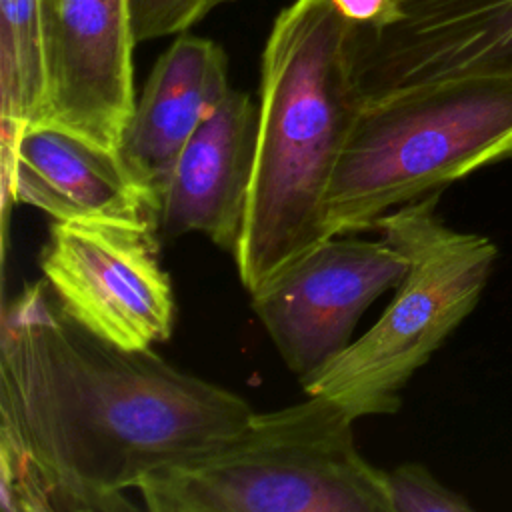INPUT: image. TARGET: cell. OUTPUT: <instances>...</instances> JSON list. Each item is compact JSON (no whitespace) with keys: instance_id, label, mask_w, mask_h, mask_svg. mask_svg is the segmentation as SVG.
<instances>
[{"instance_id":"cell-1","label":"cell","mask_w":512,"mask_h":512,"mask_svg":"<svg viewBox=\"0 0 512 512\" xmlns=\"http://www.w3.org/2000/svg\"><path fill=\"white\" fill-rule=\"evenodd\" d=\"M250 404L76 322L46 280L2 314L0 484L6 512H116L152 470L242 430Z\"/></svg>"},{"instance_id":"cell-14","label":"cell","mask_w":512,"mask_h":512,"mask_svg":"<svg viewBox=\"0 0 512 512\" xmlns=\"http://www.w3.org/2000/svg\"><path fill=\"white\" fill-rule=\"evenodd\" d=\"M390 512H468L470 502L446 488L424 464L406 462L382 470Z\"/></svg>"},{"instance_id":"cell-7","label":"cell","mask_w":512,"mask_h":512,"mask_svg":"<svg viewBox=\"0 0 512 512\" xmlns=\"http://www.w3.org/2000/svg\"><path fill=\"white\" fill-rule=\"evenodd\" d=\"M348 64L362 106L470 76H512V0H384L352 20Z\"/></svg>"},{"instance_id":"cell-11","label":"cell","mask_w":512,"mask_h":512,"mask_svg":"<svg viewBox=\"0 0 512 512\" xmlns=\"http://www.w3.org/2000/svg\"><path fill=\"white\" fill-rule=\"evenodd\" d=\"M34 206L54 220H152L144 190L120 150L66 128L28 126L2 158V206Z\"/></svg>"},{"instance_id":"cell-15","label":"cell","mask_w":512,"mask_h":512,"mask_svg":"<svg viewBox=\"0 0 512 512\" xmlns=\"http://www.w3.org/2000/svg\"><path fill=\"white\" fill-rule=\"evenodd\" d=\"M234 0H128L136 42L186 34L214 8Z\"/></svg>"},{"instance_id":"cell-8","label":"cell","mask_w":512,"mask_h":512,"mask_svg":"<svg viewBox=\"0 0 512 512\" xmlns=\"http://www.w3.org/2000/svg\"><path fill=\"white\" fill-rule=\"evenodd\" d=\"M406 256L380 240L330 236L252 294V308L284 364L300 380L352 342L368 306L396 288Z\"/></svg>"},{"instance_id":"cell-6","label":"cell","mask_w":512,"mask_h":512,"mask_svg":"<svg viewBox=\"0 0 512 512\" xmlns=\"http://www.w3.org/2000/svg\"><path fill=\"white\" fill-rule=\"evenodd\" d=\"M152 220H54L38 264L58 304L84 328L130 350L170 338L172 284Z\"/></svg>"},{"instance_id":"cell-13","label":"cell","mask_w":512,"mask_h":512,"mask_svg":"<svg viewBox=\"0 0 512 512\" xmlns=\"http://www.w3.org/2000/svg\"><path fill=\"white\" fill-rule=\"evenodd\" d=\"M46 4L0 0V160L46 112Z\"/></svg>"},{"instance_id":"cell-12","label":"cell","mask_w":512,"mask_h":512,"mask_svg":"<svg viewBox=\"0 0 512 512\" xmlns=\"http://www.w3.org/2000/svg\"><path fill=\"white\" fill-rule=\"evenodd\" d=\"M228 90V58L214 40L180 34L156 60L118 148L152 216L182 148Z\"/></svg>"},{"instance_id":"cell-3","label":"cell","mask_w":512,"mask_h":512,"mask_svg":"<svg viewBox=\"0 0 512 512\" xmlns=\"http://www.w3.org/2000/svg\"><path fill=\"white\" fill-rule=\"evenodd\" d=\"M248 420L236 434L152 470L150 512H390L382 470L364 460L354 418L324 394Z\"/></svg>"},{"instance_id":"cell-5","label":"cell","mask_w":512,"mask_h":512,"mask_svg":"<svg viewBox=\"0 0 512 512\" xmlns=\"http://www.w3.org/2000/svg\"><path fill=\"white\" fill-rule=\"evenodd\" d=\"M440 194L374 222L408 260L394 298L366 334L300 380L306 394L332 398L354 420L400 410L404 386L472 314L498 260L488 236L454 230L438 216Z\"/></svg>"},{"instance_id":"cell-2","label":"cell","mask_w":512,"mask_h":512,"mask_svg":"<svg viewBox=\"0 0 512 512\" xmlns=\"http://www.w3.org/2000/svg\"><path fill=\"white\" fill-rule=\"evenodd\" d=\"M350 30L336 0H294L268 32L256 162L234 254L250 294L326 240L328 190L360 112Z\"/></svg>"},{"instance_id":"cell-4","label":"cell","mask_w":512,"mask_h":512,"mask_svg":"<svg viewBox=\"0 0 512 512\" xmlns=\"http://www.w3.org/2000/svg\"><path fill=\"white\" fill-rule=\"evenodd\" d=\"M512 158V76L408 88L362 106L326 198V238Z\"/></svg>"},{"instance_id":"cell-10","label":"cell","mask_w":512,"mask_h":512,"mask_svg":"<svg viewBox=\"0 0 512 512\" xmlns=\"http://www.w3.org/2000/svg\"><path fill=\"white\" fill-rule=\"evenodd\" d=\"M260 108L250 94L228 90L182 148L154 204L160 240L206 234L236 254L252 186Z\"/></svg>"},{"instance_id":"cell-9","label":"cell","mask_w":512,"mask_h":512,"mask_svg":"<svg viewBox=\"0 0 512 512\" xmlns=\"http://www.w3.org/2000/svg\"><path fill=\"white\" fill-rule=\"evenodd\" d=\"M44 4L48 96L42 122L118 150L136 106L132 54L138 42L128 0Z\"/></svg>"}]
</instances>
